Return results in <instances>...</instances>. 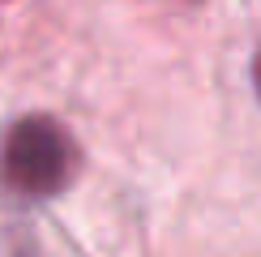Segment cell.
<instances>
[{"label":"cell","instance_id":"6da1fadb","mask_svg":"<svg viewBox=\"0 0 261 257\" xmlns=\"http://www.w3.org/2000/svg\"><path fill=\"white\" fill-rule=\"evenodd\" d=\"M0 167H5V180L17 193L47 197L69 180V137L47 116H26L9 128Z\"/></svg>","mask_w":261,"mask_h":257},{"label":"cell","instance_id":"7a4b0ae2","mask_svg":"<svg viewBox=\"0 0 261 257\" xmlns=\"http://www.w3.org/2000/svg\"><path fill=\"white\" fill-rule=\"evenodd\" d=\"M257 86H261V60H257Z\"/></svg>","mask_w":261,"mask_h":257}]
</instances>
